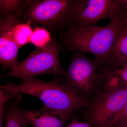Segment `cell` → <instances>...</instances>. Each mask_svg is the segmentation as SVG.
I'll return each instance as SVG.
<instances>
[{
  "mask_svg": "<svg viewBox=\"0 0 127 127\" xmlns=\"http://www.w3.org/2000/svg\"><path fill=\"white\" fill-rule=\"evenodd\" d=\"M33 29L31 22L17 21L11 29L12 37L20 48L26 44L31 43Z\"/></svg>",
  "mask_w": 127,
  "mask_h": 127,
  "instance_id": "4fadbf2b",
  "label": "cell"
},
{
  "mask_svg": "<svg viewBox=\"0 0 127 127\" xmlns=\"http://www.w3.org/2000/svg\"><path fill=\"white\" fill-rule=\"evenodd\" d=\"M114 64L111 67H119L127 63V27L119 34L113 48Z\"/></svg>",
  "mask_w": 127,
  "mask_h": 127,
  "instance_id": "7c38bea8",
  "label": "cell"
},
{
  "mask_svg": "<svg viewBox=\"0 0 127 127\" xmlns=\"http://www.w3.org/2000/svg\"><path fill=\"white\" fill-rule=\"evenodd\" d=\"M126 14L127 10L116 0H72L63 30L94 26L103 19L111 20Z\"/></svg>",
  "mask_w": 127,
  "mask_h": 127,
  "instance_id": "5b68a950",
  "label": "cell"
},
{
  "mask_svg": "<svg viewBox=\"0 0 127 127\" xmlns=\"http://www.w3.org/2000/svg\"></svg>",
  "mask_w": 127,
  "mask_h": 127,
  "instance_id": "ffe728a7",
  "label": "cell"
},
{
  "mask_svg": "<svg viewBox=\"0 0 127 127\" xmlns=\"http://www.w3.org/2000/svg\"><path fill=\"white\" fill-rule=\"evenodd\" d=\"M50 32L44 28L37 26L33 29L31 43L37 48L43 47L53 40Z\"/></svg>",
  "mask_w": 127,
  "mask_h": 127,
  "instance_id": "9a60e30c",
  "label": "cell"
},
{
  "mask_svg": "<svg viewBox=\"0 0 127 127\" xmlns=\"http://www.w3.org/2000/svg\"><path fill=\"white\" fill-rule=\"evenodd\" d=\"M103 88L127 87V63L119 67H109Z\"/></svg>",
  "mask_w": 127,
  "mask_h": 127,
  "instance_id": "8fae6325",
  "label": "cell"
},
{
  "mask_svg": "<svg viewBox=\"0 0 127 127\" xmlns=\"http://www.w3.org/2000/svg\"><path fill=\"white\" fill-rule=\"evenodd\" d=\"M114 127H127V120Z\"/></svg>",
  "mask_w": 127,
  "mask_h": 127,
  "instance_id": "d6986e66",
  "label": "cell"
},
{
  "mask_svg": "<svg viewBox=\"0 0 127 127\" xmlns=\"http://www.w3.org/2000/svg\"><path fill=\"white\" fill-rule=\"evenodd\" d=\"M117 2L127 10V0H116Z\"/></svg>",
  "mask_w": 127,
  "mask_h": 127,
  "instance_id": "ac0fdd59",
  "label": "cell"
},
{
  "mask_svg": "<svg viewBox=\"0 0 127 127\" xmlns=\"http://www.w3.org/2000/svg\"><path fill=\"white\" fill-rule=\"evenodd\" d=\"M108 68L84 53L75 52L64 81L71 91L91 101L102 90Z\"/></svg>",
  "mask_w": 127,
  "mask_h": 127,
  "instance_id": "3957f363",
  "label": "cell"
},
{
  "mask_svg": "<svg viewBox=\"0 0 127 127\" xmlns=\"http://www.w3.org/2000/svg\"><path fill=\"white\" fill-rule=\"evenodd\" d=\"M72 0H28L20 18L30 21L32 26L45 28L55 39L64 28L66 17Z\"/></svg>",
  "mask_w": 127,
  "mask_h": 127,
  "instance_id": "8992f818",
  "label": "cell"
},
{
  "mask_svg": "<svg viewBox=\"0 0 127 127\" xmlns=\"http://www.w3.org/2000/svg\"><path fill=\"white\" fill-rule=\"evenodd\" d=\"M127 24V14L110 20L103 26L97 25L64 30L57 37L62 52L88 53L106 67L113 65L114 47L119 34Z\"/></svg>",
  "mask_w": 127,
  "mask_h": 127,
  "instance_id": "6da1fadb",
  "label": "cell"
},
{
  "mask_svg": "<svg viewBox=\"0 0 127 127\" xmlns=\"http://www.w3.org/2000/svg\"><path fill=\"white\" fill-rule=\"evenodd\" d=\"M14 17H0V63L4 72L14 68L20 48L12 37L11 29L19 20Z\"/></svg>",
  "mask_w": 127,
  "mask_h": 127,
  "instance_id": "ba28073f",
  "label": "cell"
},
{
  "mask_svg": "<svg viewBox=\"0 0 127 127\" xmlns=\"http://www.w3.org/2000/svg\"><path fill=\"white\" fill-rule=\"evenodd\" d=\"M127 120V101L122 109L114 117L108 127H114Z\"/></svg>",
  "mask_w": 127,
  "mask_h": 127,
  "instance_id": "2e32d148",
  "label": "cell"
},
{
  "mask_svg": "<svg viewBox=\"0 0 127 127\" xmlns=\"http://www.w3.org/2000/svg\"><path fill=\"white\" fill-rule=\"evenodd\" d=\"M58 77L50 82L33 78L23 79L18 84L9 82L0 85V89L16 94H24L35 97L45 106L68 118L75 110L87 109L91 100L73 93L66 87L64 79Z\"/></svg>",
  "mask_w": 127,
  "mask_h": 127,
  "instance_id": "7a4b0ae2",
  "label": "cell"
},
{
  "mask_svg": "<svg viewBox=\"0 0 127 127\" xmlns=\"http://www.w3.org/2000/svg\"><path fill=\"white\" fill-rule=\"evenodd\" d=\"M22 101V95L20 94L14 95L5 103V127H27L29 126L23 114V109L19 106Z\"/></svg>",
  "mask_w": 127,
  "mask_h": 127,
  "instance_id": "30bf717a",
  "label": "cell"
},
{
  "mask_svg": "<svg viewBox=\"0 0 127 127\" xmlns=\"http://www.w3.org/2000/svg\"><path fill=\"white\" fill-rule=\"evenodd\" d=\"M28 0H0V17H14L20 19Z\"/></svg>",
  "mask_w": 127,
  "mask_h": 127,
  "instance_id": "5bb4252c",
  "label": "cell"
},
{
  "mask_svg": "<svg viewBox=\"0 0 127 127\" xmlns=\"http://www.w3.org/2000/svg\"><path fill=\"white\" fill-rule=\"evenodd\" d=\"M92 125L87 122L73 121L68 124L66 127H92Z\"/></svg>",
  "mask_w": 127,
  "mask_h": 127,
  "instance_id": "e0dca14e",
  "label": "cell"
},
{
  "mask_svg": "<svg viewBox=\"0 0 127 127\" xmlns=\"http://www.w3.org/2000/svg\"><path fill=\"white\" fill-rule=\"evenodd\" d=\"M23 113L29 125L33 127H64L69 119L45 106L38 110L23 109Z\"/></svg>",
  "mask_w": 127,
  "mask_h": 127,
  "instance_id": "9c48e42d",
  "label": "cell"
},
{
  "mask_svg": "<svg viewBox=\"0 0 127 127\" xmlns=\"http://www.w3.org/2000/svg\"><path fill=\"white\" fill-rule=\"evenodd\" d=\"M53 39L45 46L37 48L14 68L2 73L0 79L11 77L23 80L48 74L64 76L66 71L59 58L61 47L56 39Z\"/></svg>",
  "mask_w": 127,
  "mask_h": 127,
  "instance_id": "277c9868",
  "label": "cell"
},
{
  "mask_svg": "<svg viewBox=\"0 0 127 127\" xmlns=\"http://www.w3.org/2000/svg\"><path fill=\"white\" fill-rule=\"evenodd\" d=\"M127 101V87L102 89L91 100L84 118L93 127H108Z\"/></svg>",
  "mask_w": 127,
  "mask_h": 127,
  "instance_id": "52a82bcc",
  "label": "cell"
}]
</instances>
